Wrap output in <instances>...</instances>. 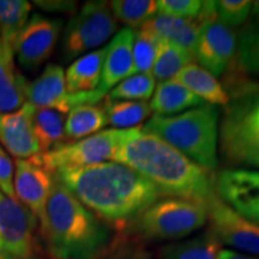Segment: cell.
<instances>
[{
  "label": "cell",
  "instance_id": "14",
  "mask_svg": "<svg viewBox=\"0 0 259 259\" xmlns=\"http://www.w3.org/2000/svg\"><path fill=\"white\" fill-rule=\"evenodd\" d=\"M52 184V171L37 166L30 160H16L14 177L16 198L36 216L40 225L45 220Z\"/></svg>",
  "mask_w": 259,
  "mask_h": 259
},
{
  "label": "cell",
  "instance_id": "40",
  "mask_svg": "<svg viewBox=\"0 0 259 259\" xmlns=\"http://www.w3.org/2000/svg\"><path fill=\"white\" fill-rule=\"evenodd\" d=\"M0 259H22V258L15 257V255H11V254H6V253H0Z\"/></svg>",
  "mask_w": 259,
  "mask_h": 259
},
{
  "label": "cell",
  "instance_id": "38",
  "mask_svg": "<svg viewBox=\"0 0 259 259\" xmlns=\"http://www.w3.org/2000/svg\"><path fill=\"white\" fill-rule=\"evenodd\" d=\"M218 259H259L255 257H250V255L240 253V252L232 251V250H221L219 252Z\"/></svg>",
  "mask_w": 259,
  "mask_h": 259
},
{
  "label": "cell",
  "instance_id": "19",
  "mask_svg": "<svg viewBox=\"0 0 259 259\" xmlns=\"http://www.w3.org/2000/svg\"><path fill=\"white\" fill-rule=\"evenodd\" d=\"M106 47L77 58L65 72L66 90L71 95L90 93L97 89L102 76Z\"/></svg>",
  "mask_w": 259,
  "mask_h": 259
},
{
  "label": "cell",
  "instance_id": "37",
  "mask_svg": "<svg viewBox=\"0 0 259 259\" xmlns=\"http://www.w3.org/2000/svg\"><path fill=\"white\" fill-rule=\"evenodd\" d=\"M35 4L52 12H70V14H73L77 9L76 2H35Z\"/></svg>",
  "mask_w": 259,
  "mask_h": 259
},
{
  "label": "cell",
  "instance_id": "15",
  "mask_svg": "<svg viewBox=\"0 0 259 259\" xmlns=\"http://www.w3.org/2000/svg\"><path fill=\"white\" fill-rule=\"evenodd\" d=\"M25 99L35 108L54 109L61 114L78 106L77 96L67 93L65 72L57 64H48L36 79L27 84Z\"/></svg>",
  "mask_w": 259,
  "mask_h": 259
},
{
  "label": "cell",
  "instance_id": "8",
  "mask_svg": "<svg viewBox=\"0 0 259 259\" xmlns=\"http://www.w3.org/2000/svg\"><path fill=\"white\" fill-rule=\"evenodd\" d=\"M126 130H102L73 143H64L46 153L29 158L45 169L54 171L65 167H84L112 160Z\"/></svg>",
  "mask_w": 259,
  "mask_h": 259
},
{
  "label": "cell",
  "instance_id": "13",
  "mask_svg": "<svg viewBox=\"0 0 259 259\" xmlns=\"http://www.w3.org/2000/svg\"><path fill=\"white\" fill-rule=\"evenodd\" d=\"M209 231L221 244L259 255V223L236 213L218 197L208 205Z\"/></svg>",
  "mask_w": 259,
  "mask_h": 259
},
{
  "label": "cell",
  "instance_id": "20",
  "mask_svg": "<svg viewBox=\"0 0 259 259\" xmlns=\"http://www.w3.org/2000/svg\"><path fill=\"white\" fill-rule=\"evenodd\" d=\"M174 80L209 105L225 107L229 101L225 87L209 71L196 63H190L181 69Z\"/></svg>",
  "mask_w": 259,
  "mask_h": 259
},
{
  "label": "cell",
  "instance_id": "10",
  "mask_svg": "<svg viewBox=\"0 0 259 259\" xmlns=\"http://www.w3.org/2000/svg\"><path fill=\"white\" fill-rule=\"evenodd\" d=\"M215 191L236 213L259 223V170L228 168L215 174Z\"/></svg>",
  "mask_w": 259,
  "mask_h": 259
},
{
  "label": "cell",
  "instance_id": "33",
  "mask_svg": "<svg viewBox=\"0 0 259 259\" xmlns=\"http://www.w3.org/2000/svg\"><path fill=\"white\" fill-rule=\"evenodd\" d=\"M252 8L250 0H221L216 2L218 18L228 27L234 28L245 23Z\"/></svg>",
  "mask_w": 259,
  "mask_h": 259
},
{
  "label": "cell",
  "instance_id": "2",
  "mask_svg": "<svg viewBox=\"0 0 259 259\" xmlns=\"http://www.w3.org/2000/svg\"><path fill=\"white\" fill-rule=\"evenodd\" d=\"M113 162L128 166L150 181L161 196L202 203L208 208L218 198L215 173L139 127L126 130Z\"/></svg>",
  "mask_w": 259,
  "mask_h": 259
},
{
  "label": "cell",
  "instance_id": "39",
  "mask_svg": "<svg viewBox=\"0 0 259 259\" xmlns=\"http://www.w3.org/2000/svg\"><path fill=\"white\" fill-rule=\"evenodd\" d=\"M250 17H251V23H259V0L252 2Z\"/></svg>",
  "mask_w": 259,
  "mask_h": 259
},
{
  "label": "cell",
  "instance_id": "11",
  "mask_svg": "<svg viewBox=\"0 0 259 259\" xmlns=\"http://www.w3.org/2000/svg\"><path fill=\"white\" fill-rule=\"evenodd\" d=\"M61 28V19L32 15L15 46V54L21 66L25 70H37L56 50Z\"/></svg>",
  "mask_w": 259,
  "mask_h": 259
},
{
  "label": "cell",
  "instance_id": "6",
  "mask_svg": "<svg viewBox=\"0 0 259 259\" xmlns=\"http://www.w3.org/2000/svg\"><path fill=\"white\" fill-rule=\"evenodd\" d=\"M208 222V208L193 200L166 197L148 206L127 227L138 241H170L186 238Z\"/></svg>",
  "mask_w": 259,
  "mask_h": 259
},
{
  "label": "cell",
  "instance_id": "34",
  "mask_svg": "<svg viewBox=\"0 0 259 259\" xmlns=\"http://www.w3.org/2000/svg\"><path fill=\"white\" fill-rule=\"evenodd\" d=\"M156 3L158 15L184 19L198 17L203 6L200 0H160Z\"/></svg>",
  "mask_w": 259,
  "mask_h": 259
},
{
  "label": "cell",
  "instance_id": "3",
  "mask_svg": "<svg viewBox=\"0 0 259 259\" xmlns=\"http://www.w3.org/2000/svg\"><path fill=\"white\" fill-rule=\"evenodd\" d=\"M40 229L54 259H101L114 240L107 222L54 176Z\"/></svg>",
  "mask_w": 259,
  "mask_h": 259
},
{
  "label": "cell",
  "instance_id": "1",
  "mask_svg": "<svg viewBox=\"0 0 259 259\" xmlns=\"http://www.w3.org/2000/svg\"><path fill=\"white\" fill-rule=\"evenodd\" d=\"M52 173L90 211L122 228L161 197L147 178L118 162L65 167Z\"/></svg>",
  "mask_w": 259,
  "mask_h": 259
},
{
  "label": "cell",
  "instance_id": "26",
  "mask_svg": "<svg viewBox=\"0 0 259 259\" xmlns=\"http://www.w3.org/2000/svg\"><path fill=\"white\" fill-rule=\"evenodd\" d=\"M31 5L25 0H0V38L15 56L17 38L29 21Z\"/></svg>",
  "mask_w": 259,
  "mask_h": 259
},
{
  "label": "cell",
  "instance_id": "25",
  "mask_svg": "<svg viewBox=\"0 0 259 259\" xmlns=\"http://www.w3.org/2000/svg\"><path fill=\"white\" fill-rule=\"evenodd\" d=\"M31 122L32 132L42 153L63 145L66 141L64 115L58 111L34 107Z\"/></svg>",
  "mask_w": 259,
  "mask_h": 259
},
{
  "label": "cell",
  "instance_id": "23",
  "mask_svg": "<svg viewBox=\"0 0 259 259\" xmlns=\"http://www.w3.org/2000/svg\"><path fill=\"white\" fill-rule=\"evenodd\" d=\"M221 242L211 232L200 233L184 241L170 242L161 248V259H218Z\"/></svg>",
  "mask_w": 259,
  "mask_h": 259
},
{
  "label": "cell",
  "instance_id": "4",
  "mask_svg": "<svg viewBox=\"0 0 259 259\" xmlns=\"http://www.w3.org/2000/svg\"><path fill=\"white\" fill-rule=\"evenodd\" d=\"M226 85L229 101L220 122V154L229 166L259 168V82L234 69Z\"/></svg>",
  "mask_w": 259,
  "mask_h": 259
},
{
  "label": "cell",
  "instance_id": "21",
  "mask_svg": "<svg viewBox=\"0 0 259 259\" xmlns=\"http://www.w3.org/2000/svg\"><path fill=\"white\" fill-rule=\"evenodd\" d=\"M14 57L0 38V113L17 111L27 101L28 82L16 69Z\"/></svg>",
  "mask_w": 259,
  "mask_h": 259
},
{
  "label": "cell",
  "instance_id": "31",
  "mask_svg": "<svg viewBox=\"0 0 259 259\" xmlns=\"http://www.w3.org/2000/svg\"><path fill=\"white\" fill-rule=\"evenodd\" d=\"M109 4L114 17L130 29L142 28L157 12V3L154 0H114Z\"/></svg>",
  "mask_w": 259,
  "mask_h": 259
},
{
  "label": "cell",
  "instance_id": "35",
  "mask_svg": "<svg viewBox=\"0 0 259 259\" xmlns=\"http://www.w3.org/2000/svg\"><path fill=\"white\" fill-rule=\"evenodd\" d=\"M126 235V234H125ZM101 259H153L149 252L139 244L138 240L126 235L125 240H113L109 250Z\"/></svg>",
  "mask_w": 259,
  "mask_h": 259
},
{
  "label": "cell",
  "instance_id": "22",
  "mask_svg": "<svg viewBox=\"0 0 259 259\" xmlns=\"http://www.w3.org/2000/svg\"><path fill=\"white\" fill-rule=\"evenodd\" d=\"M204 101L174 79L158 83L150 102L151 111L157 115L180 114L187 108L203 106Z\"/></svg>",
  "mask_w": 259,
  "mask_h": 259
},
{
  "label": "cell",
  "instance_id": "36",
  "mask_svg": "<svg viewBox=\"0 0 259 259\" xmlns=\"http://www.w3.org/2000/svg\"><path fill=\"white\" fill-rule=\"evenodd\" d=\"M14 177L15 167L11 158L9 157L4 149L0 147V190L11 198H16Z\"/></svg>",
  "mask_w": 259,
  "mask_h": 259
},
{
  "label": "cell",
  "instance_id": "24",
  "mask_svg": "<svg viewBox=\"0 0 259 259\" xmlns=\"http://www.w3.org/2000/svg\"><path fill=\"white\" fill-rule=\"evenodd\" d=\"M108 125L103 107L82 105L71 109L65 120V139L79 141L97 134Z\"/></svg>",
  "mask_w": 259,
  "mask_h": 259
},
{
  "label": "cell",
  "instance_id": "12",
  "mask_svg": "<svg viewBox=\"0 0 259 259\" xmlns=\"http://www.w3.org/2000/svg\"><path fill=\"white\" fill-rule=\"evenodd\" d=\"M238 34L219 18L203 22L193 58L213 77L229 69L236 53Z\"/></svg>",
  "mask_w": 259,
  "mask_h": 259
},
{
  "label": "cell",
  "instance_id": "16",
  "mask_svg": "<svg viewBox=\"0 0 259 259\" xmlns=\"http://www.w3.org/2000/svg\"><path fill=\"white\" fill-rule=\"evenodd\" d=\"M135 30L122 28L106 46L102 76L99 87L92 92L94 102H100L116 84L130 76L132 67V45Z\"/></svg>",
  "mask_w": 259,
  "mask_h": 259
},
{
  "label": "cell",
  "instance_id": "27",
  "mask_svg": "<svg viewBox=\"0 0 259 259\" xmlns=\"http://www.w3.org/2000/svg\"><path fill=\"white\" fill-rule=\"evenodd\" d=\"M232 65L246 77L259 78V23H248L236 38V53Z\"/></svg>",
  "mask_w": 259,
  "mask_h": 259
},
{
  "label": "cell",
  "instance_id": "5",
  "mask_svg": "<svg viewBox=\"0 0 259 259\" xmlns=\"http://www.w3.org/2000/svg\"><path fill=\"white\" fill-rule=\"evenodd\" d=\"M218 106L204 103L180 114H155L143 126V134L157 137L204 169L213 173L219 167Z\"/></svg>",
  "mask_w": 259,
  "mask_h": 259
},
{
  "label": "cell",
  "instance_id": "18",
  "mask_svg": "<svg viewBox=\"0 0 259 259\" xmlns=\"http://www.w3.org/2000/svg\"><path fill=\"white\" fill-rule=\"evenodd\" d=\"M202 24L203 22L198 17L184 19L156 15L139 29L153 36L155 40L180 48L193 58Z\"/></svg>",
  "mask_w": 259,
  "mask_h": 259
},
{
  "label": "cell",
  "instance_id": "7",
  "mask_svg": "<svg viewBox=\"0 0 259 259\" xmlns=\"http://www.w3.org/2000/svg\"><path fill=\"white\" fill-rule=\"evenodd\" d=\"M116 30L118 21L108 2H87L65 27L61 38L63 61L69 63L95 50L105 44Z\"/></svg>",
  "mask_w": 259,
  "mask_h": 259
},
{
  "label": "cell",
  "instance_id": "28",
  "mask_svg": "<svg viewBox=\"0 0 259 259\" xmlns=\"http://www.w3.org/2000/svg\"><path fill=\"white\" fill-rule=\"evenodd\" d=\"M107 121L114 128L128 130L139 125L150 115L151 108L147 101H105L102 106Z\"/></svg>",
  "mask_w": 259,
  "mask_h": 259
},
{
  "label": "cell",
  "instance_id": "30",
  "mask_svg": "<svg viewBox=\"0 0 259 259\" xmlns=\"http://www.w3.org/2000/svg\"><path fill=\"white\" fill-rule=\"evenodd\" d=\"M192 60L193 58L180 48L171 46L166 42H160L156 59L150 73L153 74L155 80H158L160 83L174 79L180 70Z\"/></svg>",
  "mask_w": 259,
  "mask_h": 259
},
{
  "label": "cell",
  "instance_id": "32",
  "mask_svg": "<svg viewBox=\"0 0 259 259\" xmlns=\"http://www.w3.org/2000/svg\"><path fill=\"white\" fill-rule=\"evenodd\" d=\"M158 44L153 36L141 29L135 31L134 45H132V67L131 74L150 73L153 65L156 59Z\"/></svg>",
  "mask_w": 259,
  "mask_h": 259
},
{
  "label": "cell",
  "instance_id": "9",
  "mask_svg": "<svg viewBox=\"0 0 259 259\" xmlns=\"http://www.w3.org/2000/svg\"><path fill=\"white\" fill-rule=\"evenodd\" d=\"M37 219L24 204L0 190V253L31 259Z\"/></svg>",
  "mask_w": 259,
  "mask_h": 259
},
{
  "label": "cell",
  "instance_id": "29",
  "mask_svg": "<svg viewBox=\"0 0 259 259\" xmlns=\"http://www.w3.org/2000/svg\"><path fill=\"white\" fill-rule=\"evenodd\" d=\"M156 82L151 73H136L126 77L107 94V101H147L153 96Z\"/></svg>",
  "mask_w": 259,
  "mask_h": 259
},
{
  "label": "cell",
  "instance_id": "17",
  "mask_svg": "<svg viewBox=\"0 0 259 259\" xmlns=\"http://www.w3.org/2000/svg\"><path fill=\"white\" fill-rule=\"evenodd\" d=\"M32 112L34 106L25 102L17 111L0 113V143L18 160L40 154L32 132Z\"/></svg>",
  "mask_w": 259,
  "mask_h": 259
}]
</instances>
